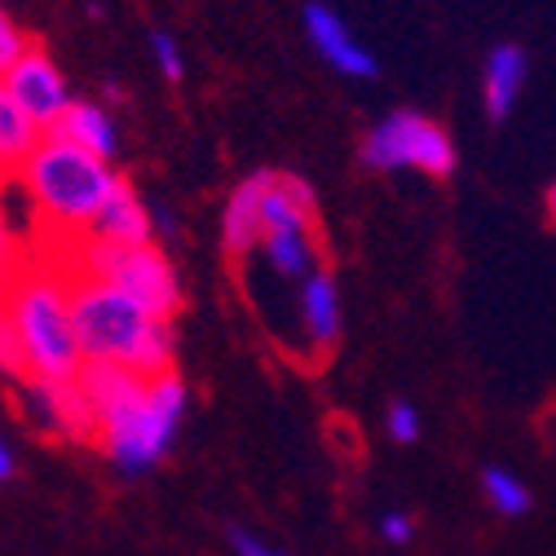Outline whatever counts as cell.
I'll return each mask as SVG.
<instances>
[{
    "instance_id": "obj_1",
    "label": "cell",
    "mask_w": 556,
    "mask_h": 556,
    "mask_svg": "<svg viewBox=\"0 0 556 556\" xmlns=\"http://www.w3.org/2000/svg\"><path fill=\"white\" fill-rule=\"evenodd\" d=\"M80 384L98 415V446L119 472L155 468L186 420V384L177 371L137 376L111 363H85Z\"/></svg>"
},
{
    "instance_id": "obj_2",
    "label": "cell",
    "mask_w": 556,
    "mask_h": 556,
    "mask_svg": "<svg viewBox=\"0 0 556 556\" xmlns=\"http://www.w3.org/2000/svg\"><path fill=\"white\" fill-rule=\"evenodd\" d=\"M58 265L66 269V283H72V318L85 363H111L137 376L173 371V350H177L173 323L147 314L132 296L102 283L98 274H85L66 261Z\"/></svg>"
},
{
    "instance_id": "obj_3",
    "label": "cell",
    "mask_w": 556,
    "mask_h": 556,
    "mask_svg": "<svg viewBox=\"0 0 556 556\" xmlns=\"http://www.w3.org/2000/svg\"><path fill=\"white\" fill-rule=\"evenodd\" d=\"M5 318L18 344L23 380H76L85 367L80 336L72 318V283L58 261H27L14 269L5 296Z\"/></svg>"
},
{
    "instance_id": "obj_4",
    "label": "cell",
    "mask_w": 556,
    "mask_h": 556,
    "mask_svg": "<svg viewBox=\"0 0 556 556\" xmlns=\"http://www.w3.org/2000/svg\"><path fill=\"white\" fill-rule=\"evenodd\" d=\"M14 177L27 190V199L36 203V213L66 239L89 235V226L102 213V203L124 181L111 168V160L66 142L58 132H45V142L31 151V160Z\"/></svg>"
},
{
    "instance_id": "obj_5",
    "label": "cell",
    "mask_w": 556,
    "mask_h": 556,
    "mask_svg": "<svg viewBox=\"0 0 556 556\" xmlns=\"http://www.w3.org/2000/svg\"><path fill=\"white\" fill-rule=\"evenodd\" d=\"M62 261V256H58ZM66 265H76L85 274H98L102 283L119 288L124 296H132L147 314L173 323L177 309H181V278H177V265L168 261L164 248L155 243H137V248H111V243H98L89 235H76L72 239V256Z\"/></svg>"
},
{
    "instance_id": "obj_6",
    "label": "cell",
    "mask_w": 556,
    "mask_h": 556,
    "mask_svg": "<svg viewBox=\"0 0 556 556\" xmlns=\"http://www.w3.org/2000/svg\"><path fill=\"white\" fill-rule=\"evenodd\" d=\"M455 160L459 155H455L451 132L420 111H393L380 124H371L363 137V164L376 173L415 168L425 177H451Z\"/></svg>"
},
{
    "instance_id": "obj_7",
    "label": "cell",
    "mask_w": 556,
    "mask_h": 556,
    "mask_svg": "<svg viewBox=\"0 0 556 556\" xmlns=\"http://www.w3.org/2000/svg\"><path fill=\"white\" fill-rule=\"evenodd\" d=\"M27 389V410L36 415V425L49 429L62 442H93L98 438V415L93 402L76 380H23Z\"/></svg>"
},
{
    "instance_id": "obj_8",
    "label": "cell",
    "mask_w": 556,
    "mask_h": 556,
    "mask_svg": "<svg viewBox=\"0 0 556 556\" xmlns=\"http://www.w3.org/2000/svg\"><path fill=\"white\" fill-rule=\"evenodd\" d=\"M0 85L14 93V102H18L45 132H53L58 119L66 115V106H72V93H66V80H62V72H58V62H53L40 45H31V49L10 66V72L0 76Z\"/></svg>"
},
{
    "instance_id": "obj_9",
    "label": "cell",
    "mask_w": 556,
    "mask_h": 556,
    "mask_svg": "<svg viewBox=\"0 0 556 556\" xmlns=\"http://www.w3.org/2000/svg\"><path fill=\"white\" fill-rule=\"evenodd\" d=\"M340 292H336V278L327 269H314L305 283L296 288V340L305 358L323 363L336 340H340Z\"/></svg>"
},
{
    "instance_id": "obj_10",
    "label": "cell",
    "mask_w": 556,
    "mask_h": 556,
    "mask_svg": "<svg viewBox=\"0 0 556 556\" xmlns=\"http://www.w3.org/2000/svg\"><path fill=\"white\" fill-rule=\"evenodd\" d=\"M301 23H305L309 45L327 58V66H336L340 76H350V80H371L376 76V58L363 49V40L350 31V23H344L331 5H323V0H309Z\"/></svg>"
},
{
    "instance_id": "obj_11",
    "label": "cell",
    "mask_w": 556,
    "mask_h": 556,
    "mask_svg": "<svg viewBox=\"0 0 556 556\" xmlns=\"http://www.w3.org/2000/svg\"><path fill=\"white\" fill-rule=\"evenodd\" d=\"M252 256H261V265L278 278V283H292V292H296L314 269H323L318 222H314V226H278V230H265ZM252 256H248V261H252Z\"/></svg>"
},
{
    "instance_id": "obj_12",
    "label": "cell",
    "mask_w": 556,
    "mask_h": 556,
    "mask_svg": "<svg viewBox=\"0 0 556 556\" xmlns=\"http://www.w3.org/2000/svg\"><path fill=\"white\" fill-rule=\"evenodd\" d=\"M89 239L111 243V248H137V243H155V213L151 203L137 194L128 181L115 186V194L102 203L98 222L89 226Z\"/></svg>"
},
{
    "instance_id": "obj_13",
    "label": "cell",
    "mask_w": 556,
    "mask_h": 556,
    "mask_svg": "<svg viewBox=\"0 0 556 556\" xmlns=\"http://www.w3.org/2000/svg\"><path fill=\"white\" fill-rule=\"evenodd\" d=\"M261 190H265V173H252L248 181H239L226 199L222 213V248L230 261H248L261 243Z\"/></svg>"
},
{
    "instance_id": "obj_14",
    "label": "cell",
    "mask_w": 556,
    "mask_h": 556,
    "mask_svg": "<svg viewBox=\"0 0 556 556\" xmlns=\"http://www.w3.org/2000/svg\"><path fill=\"white\" fill-rule=\"evenodd\" d=\"M526 49L521 45H495L485 53V66H481V102H485V115L491 119H504L513 111V102L521 98L526 89Z\"/></svg>"
},
{
    "instance_id": "obj_15",
    "label": "cell",
    "mask_w": 556,
    "mask_h": 556,
    "mask_svg": "<svg viewBox=\"0 0 556 556\" xmlns=\"http://www.w3.org/2000/svg\"><path fill=\"white\" fill-rule=\"evenodd\" d=\"M40 142H45V128L14 102V93L5 85H0V177H14Z\"/></svg>"
},
{
    "instance_id": "obj_16",
    "label": "cell",
    "mask_w": 556,
    "mask_h": 556,
    "mask_svg": "<svg viewBox=\"0 0 556 556\" xmlns=\"http://www.w3.org/2000/svg\"><path fill=\"white\" fill-rule=\"evenodd\" d=\"M58 137H66V142H76L102 160H115V147H119V132H115V119L106 115L102 102H72L66 106V115L58 119L53 128Z\"/></svg>"
},
{
    "instance_id": "obj_17",
    "label": "cell",
    "mask_w": 556,
    "mask_h": 556,
    "mask_svg": "<svg viewBox=\"0 0 556 556\" xmlns=\"http://www.w3.org/2000/svg\"><path fill=\"white\" fill-rule=\"evenodd\" d=\"M481 495H485V504H491L500 517H526L530 513V485L513 472V468H500V464H491V468H481Z\"/></svg>"
},
{
    "instance_id": "obj_18",
    "label": "cell",
    "mask_w": 556,
    "mask_h": 556,
    "mask_svg": "<svg viewBox=\"0 0 556 556\" xmlns=\"http://www.w3.org/2000/svg\"><path fill=\"white\" fill-rule=\"evenodd\" d=\"M384 433L397 442V446H410L415 438H420V410H415L410 402H393L384 410Z\"/></svg>"
},
{
    "instance_id": "obj_19",
    "label": "cell",
    "mask_w": 556,
    "mask_h": 556,
    "mask_svg": "<svg viewBox=\"0 0 556 556\" xmlns=\"http://www.w3.org/2000/svg\"><path fill=\"white\" fill-rule=\"evenodd\" d=\"M31 49V40H27V31L5 14V5H0V76L10 72V66L23 58Z\"/></svg>"
},
{
    "instance_id": "obj_20",
    "label": "cell",
    "mask_w": 556,
    "mask_h": 556,
    "mask_svg": "<svg viewBox=\"0 0 556 556\" xmlns=\"http://www.w3.org/2000/svg\"><path fill=\"white\" fill-rule=\"evenodd\" d=\"M23 265V252L14 243V230H10V217H5V203H0V296H5L14 269Z\"/></svg>"
},
{
    "instance_id": "obj_21",
    "label": "cell",
    "mask_w": 556,
    "mask_h": 556,
    "mask_svg": "<svg viewBox=\"0 0 556 556\" xmlns=\"http://www.w3.org/2000/svg\"><path fill=\"white\" fill-rule=\"evenodd\" d=\"M151 53H155L160 72H164L168 80H181V76H186V58H181V49H177V40H173L168 31H155V36H151Z\"/></svg>"
},
{
    "instance_id": "obj_22",
    "label": "cell",
    "mask_w": 556,
    "mask_h": 556,
    "mask_svg": "<svg viewBox=\"0 0 556 556\" xmlns=\"http://www.w3.org/2000/svg\"><path fill=\"white\" fill-rule=\"evenodd\" d=\"M380 539H384L389 547H406V543L415 539V521H410L406 513H384V517H380Z\"/></svg>"
},
{
    "instance_id": "obj_23",
    "label": "cell",
    "mask_w": 556,
    "mask_h": 556,
    "mask_svg": "<svg viewBox=\"0 0 556 556\" xmlns=\"http://www.w3.org/2000/svg\"><path fill=\"white\" fill-rule=\"evenodd\" d=\"M0 367L23 376V363H18V344H14V331H10V318H5V305H0Z\"/></svg>"
},
{
    "instance_id": "obj_24",
    "label": "cell",
    "mask_w": 556,
    "mask_h": 556,
    "mask_svg": "<svg viewBox=\"0 0 556 556\" xmlns=\"http://www.w3.org/2000/svg\"><path fill=\"white\" fill-rule=\"evenodd\" d=\"M230 547H235V556H288V552H278V547H269L265 539L248 534V530H230Z\"/></svg>"
},
{
    "instance_id": "obj_25",
    "label": "cell",
    "mask_w": 556,
    "mask_h": 556,
    "mask_svg": "<svg viewBox=\"0 0 556 556\" xmlns=\"http://www.w3.org/2000/svg\"><path fill=\"white\" fill-rule=\"evenodd\" d=\"M10 477H14V451L5 438H0V481H10Z\"/></svg>"
},
{
    "instance_id": "obj_26",
    "label": "cell",
    "mask_w": 556,
    "mask_h": 556,
    "mask_svg": "<svg viewBox=\"0 0 556 556\" xmlns=\"http://www.w3.org/2000/svg\"><path fill=\"white\" fill-rule=\"evenodd\" d=\"M547 222H552V226H556V186H552V190H547Z\"/></svg>"
}]
</instances>
